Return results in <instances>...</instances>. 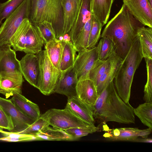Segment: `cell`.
Listing matches in <instances>:
<instances>
[{"label": "cell", "mask_w": 152, "mask_h": 152, "mask_svg": "<svg viewBox=\"0 0 152 152\" xmlns=\"http://www.w3.org/2000/svg\"><path fill=\"white\" fill-rule=\"evenodd\" d=\"M143 26L123 4L118 13L106 25L100 37L110 39L114 45L115 52L123 59L137 36L138 29Z\"/></svg>", "instance_id": "obj_1"}, {"label": "cell", "mask_w": 152, "mask_h": 152, "mask_svg": "<svg viewBox=\"0 0 152 152\" xmlns=\"http://www.w3.org/2000/svg\"><path fill=\"white\" fill-rule=\"evenodd\" d=\"M134 108L119 96L113 81L99 95L92 110L94 118L102 123L130 124L135 123Z\"/></svg>", "instance_id": "obj_2"}, {"label": "cell", "mask_w": 152, "mask_h": 152, "mask_svg": "<svg viewBox=\"0 0 152 152\" xmlns=\"http://www.w3.org/2000/svg\"><path fill=\"white\" fill-rule=\"evenodd\" d=\"M143 58L137 36L127 54L123 59L113 80L118 94L126 103H129L134 74Z\"/></svg>", "instance_id": "obj_3"}, {"label": "cell", "mask_w": 152, "mask_h": 152, "mask_svg": "<svg viewBox=\"0 0 152 152\" xmlns=\"http://www.w3.org/2000/svg\"><path fill=\"white\" fill-rule=\"evenodd\" d=\"M62 0H30L29 19L37 25L44 21L50 23L56 39L64 35Z\"/></svg>", "instance_id": "obj_4"}, {"label": "cell", "mask_w": 152, "mask_h": 152, "mask_svg": "<svg viewBox=\"0 0 152 152\" xmlns=\"http://www.w3.org/2000/svg\"><path fill=\"white\" fill-rule=\"evenodd\" d=\"M44 42L37 25L24 19L13 36L11 45L15 51L36 54L42 50Z\"/></svg>", "instance_id": "obj_5"}, {"label": "cell", "mask_w": 152, "mask_h": 152, "mask_svg": "<svg viewBox=\"0 0 152 152\" xmlns=\"http://www.w3.org/2000/svg\"><path fill=\"white\" fill-rule=\"evenodd\" d=\"M30 0H24L2 23L0 27V47L11 45V39L22 22L29 18Z\"/></svg>", "instance_id": "obj_6"}, {"label": "cell", "mask_w": 152, "mask_h": 152, "mask_svg": "<svg viewBox=\"0 0 152 152\" xmlns=\"http://www.w3.org/2000/svg\"><path fill=\"white\" fill-rule=\"evenodd\" d=\"M40 70L38 89L45 95L53 93L60 72L53 64L45 49L36 54Z\"/></svg>", "instance_id": "obj_7"}, {"label": "cell", "mask_w": 152, "mask_h": 152, "mask_svg": "<svg viewBox=\"0 0 152 152\" xmlns=\"http://www.w3.org/2000/svg\"><path fill=\"white\" fill-rule=\"evenodd\" d=\"M50 125L65 130L73 127H91L95 126L86 123L76 116L68 109H51L43 114Z\"/></svg>", "instance_id": "obj_8"}, {"label": "cell", "mask_w": 152, "mask_h": 152, "mask_svg": "<svg viewBox=\"0 0 152 152\" xmlns=\"http://www.w3.org/2000/svg\"><path fill=\"white\" fill-rule=\"evenodd\" d=\"M7 46L0 47V76L23 82L24 81L15 51Z\"/></svg>", "instance_id": "obj_9"}, {"label": "cell", "mask_w": 152, "mask_h": 152, "mask_svg": "<svg viewBox=\"0 0 152 152\" xmlns=\"http://www.w3.org/2000/svg\"><path fill=\"white\" fill-rule=\"evenodd\" d=\"M99 60L96 46L78 52L73 69L78 80L89 78V73Z\"/></svg>", "instance_id": "obj_10"}, {"label": "cell", "mask_w": 152, "mask_h": 152, "mask_svg": "<svg viewBox=\"0 0 152 152\" xmlns=\"http://www.w3.org/2000/svg\"><path fill=\"white\" fill-rule=\"evenodd\" d=\"M0 105L12 121L14 128L11 132H18L26 128L35 121L20 110L10 99L0 97Z\"/></svg>", "instance_id": "obj_11"}, {"label": "cell", "mask_w": 152, "mask_h": 152, "mask_svg": "<svg viewBox=\"0 0 152 152\" xmlns=\"http://www.w3.org/2000/svg\"><path fill=\"white\" fill-rule=\"evenodd\" d=\"M152 131L149 128L140 129L137 128H121L108 129L103 136L107 140L110 141L133 142L138 137L147 138Z\"/></svg>", "instance_id": "obj_12"}, {"label": "cell", "mask_w": 152, "mask_h": 152, "mask_svg": "<svg viewBox=\"0 0 152 152\" xmlns=\"http://www.w3.org/2000/svg\"><path fill=\"white\" fill-rule=\"evenodd\" d=\"M123 2L137 20L152 28V7L147 0H123Z\"/></svg>", "instance_id": "obj_13"}, {"label": "cell", "mask_w": 152, "mask_h": 152, "mask_svg": "<svg viewBox=\"0 0 152 152\" xmlns=\"http://www.w3.org/2000/svg\"><path fill=\"white\" fill-rule=\"evenodd\" d=\"M21 72L25 79L38 89L39 79V66L36 54H26L20 61Z\"/></svg>", "instance_id": "obj_14"}, {"label": "cell", "mask_w": 152, "mask_h": 152, "mask_svg": "<svg viewBox=\"0 0 152 152\" xmlns=\"http://www.w3.org/2000/svg\"><path fill=\"white\" fill-rule=\"evenodd\" d=\"M78 80L73 68L60 73L53 93L68 97L76 96V86Z\"/></svg>", "instance_id": "obj_15"}, {"label": "cell", "mask_w": 152, "mask_h": 152, "mask_svg": "<svg viewBox=\"0 0 152 152\" xmlns=\"http://www.w3.org/2000/svg\"><path fill=\"white\" fill-rule=\"evenodd\" d=\"M65 108L85 123L94 125L92 107L82 102L77 96L68 97Z\"/></svg>", "instance_id": "obj_16"}, {"label": "cell", "mask_w": 152, "mask_h": 152, "mask_svg": "<svg viewBox=\"0 0 152 152\" xmlns=\"http://www.w3.org/2000/svg\"><path fill=\"white\" fill-rule=\"evenodd\" d=\"M76 93L81 101L92 108L99 96L94 83L89 78L78 80Z\"/></svg>", "instance_id": "obj_17"}, {"label": "cell", "mask_w": 152, "mask_h": 152, "mask_svg": "<svg viewBox=\"0 0 152 152\" xmlns=\"http://www.w3.org/2000/svg\"><path fill=\"white\" fill-rule=\"evenodd\" d=\"M81 0H62L64 35L69 33L78 14Z\"/></svg>", "instance_id": "obj_18"}, {"label": "cell", "mask_w": 152, "mask_h": 152, "mask_svg": "<svg viewBox=\"0 0 152 152\" xmlns=\"http://www.w3.org/2000/svg\"><path fill=\"white\" fill-rule=\"evenodd\" d=\"M123 59L115 52L111 56L108 67L96 85L99 95L110 83L113 81Z\"/></svg>", "instance_id": "obj_19"}, {"label": "cell", "mask_w": 152, "mask_h": 152, "mask_svg": "<svg viewBox=\"0 0 152 152\" xmlns=\"http://www.w3.org/2000/svg\"><path fill=\"white\" fill-rule=\"evenodd\" d=\"M91 0H81L80 8L77 17L68 34L73 43L88 20L91 17Z\"/></svg>", "instance_id": "obj_20"}, {"label": "cell", "mask_w": 152, "mask_h": 152, "mask_svg": "<svg viewBox=\"0 0 152 152\" xmlns=\"http://www.w3.org/2000/svg\"><path fill=\"white\" fill-rule=\"evenodd\" d=\"M10 99L23 113L34 121L40 116L39 108L37 104L27 99L22 94H15Z\"/></svg>", "instance_id": "obj_21"}, {"label": "cell", "mask_w": 152, "mask_h": 152, "mask_svg": "<svg viewBox=\"0 0 152 152\" xmlns=\"http://www.w3.org/2000/svg\"><path fill=\"white\" fill-rule=\"evenodd\" d=\"M113 0H91V14L94 15L103 26L108 19Z\"/></svg>", "instance_id": "obj_22"}, {"label": "cell", "mask_w": 152, "mask_h": 152, "mask_svg": "<svg viewBox=\"0 0 152 152\" xmlns=\"http://www.w3.org/2000/svg\"><path fill=\"white\" fill-rule=\"evenodd\" d=\"M64 45V39H56L45 43V48L51 61L60 71L61 60Z\"/></svg>", "instance_id": "obj_23"}, {"label": "cell", "mask_w": 152, "mask_h": 152, "mask_svg": "<svg viewBox=\"0 0 152 152\" xmlns=\"http://www.w3.org/2000/svg\"><path fill=\"white\" fill-rule=\"evenodd\" d=\"M143 58L152 59V28L140 27L137 32Z\"/></svg>", "instance_id": "obj_24"}, {"label": "cell", "mask_w": 152, "mask_h": 152, "mask_svg": "<svg viewBox=\"0 0 152 152\" xmlns=\"http://www.w3.org/2000/svg\"><path fill=\"white\" fill-rule=\"evenodd\" d=\"M34 135L37 140H75L74 138L64 130L49 126Z\"/></svg>", "instance_id": "obj_25"}, {"label": "cell", "mask_w": 152, "mask_h": 152, "mask_svg": "<svg viewBox=\"0 0 152 152\" xmlns=\"http://www.w3.org/2000/svg\"><path fill=\"white\" fill-rule=\"evenodd\" d=\"M64 40V45L60 67V73L73 68L77 55V51L72 42Z\"/></svg>", "instance_id": "obj_26"}, {"label": "cell", "mask_w": 152, "mask_h": 152, "mask_svg": "<svg viewBox=\"0 0 152 152\" xmlns=\"http://www.w3.org/2000/svg\"><path fill=\"white\" fill-rule=\"evenodd\" d=\"M23 82L1 77L0 86L6 98L16 94H22Z\"/></svg>", "instance_id": "obj_27"}, {"label": "cell", "mask_w": 152, "mask_h": 152, "mask_svg": "<svg viewBox=\"0 0 152 152\" xmlns=\"http://www.w3.org/2000/svg\"><path fill=\"white\" fill-rule=\"evenodd\" d=\"M134 112L144 125L152 129V103L140 104L134 108Z\"/></svg>", "instance_id": "obj_28"}, {"label": "cell", "mask_w": 152, "mask_h": 152, "mask_svg": "<svg viewBox=\"0 0 152 152\" xmlns=\"http://www.w3.org/2000/svg\"><path fill=\"white\" fill-rule=\"evenodd\" d=\"M96 47L99 59L101 60H106L115 52L112 41L107 37H101Z\"/></svg>", "instance_id": "obj_29"}, {"label": "cell", "mask_w": 152, "mask_h": 152, "mask_svg": "<svg viewBox=\"0 0 152 152\" xmlns=\"http://www.w3.org/2000/svg\"><path fill=\"white\" fill-rule=\"evenodd\" d=\"M102 25L94 15H91V27L87 48L96 46L100 37Z\"/></svg>", "instance_id": "obj_30"}, {"label": "cell", "mask_w": 152, "mask_h": 152, "mask_svg": "<svg viewBox=\"0 0 152 152\" xmlns=\"http://www.w3.org/2000/svg\"><path fill=\"white\" fill-rule=\"evenodd\" d=\"M91 27V17L85 24L73 43L77 52L87 48Z\"/></svg>", "instance_id": "obj_31"}, {"label": "cell", "mask_w": 152, "mask_h": 152, "mask_svg": "<svg viewBox=\"0 0 152 152\" xmlns=\"http://www.w3.org/2000/svg\"><path fill=\"white\" fill-rule=\"evenodd\" d=\"M0 133L2 137L0 141L7 142H19L37 140L34 135L20 133L18 132L5 131L0 128Z\"/></svg>", "instance_id": "obj_32"}, {"label": "cell", "mask_w": 152, "mask_h": 152, "mask_svg": "<svg viewBox=\"0 0 152 152\" xmlns=\"http://www.w3.org/2000/svg\"><path fill=\"white\" fill-rule=\"evenodd\" d=\"M111 56L106 60H99L90 71L89 78L94 82L95 85L108 67L110 61Z\"/></svg>", "instance_id": "obj_33"}, {"label": "cell", "mask_w": 152, "mask_h": 152, "mask_svg": "<svg viewBox=\"0 0 152 152\" xmlns=\"http://www.w3.org/2000/svg\"><path fill=\"white\" fill-rule=\"evenodd\" d=\"M49 124L43 114L24 130L18 133L34 135L49 126Z\"/></svg>", "instance_id": "obj_34"}, {"label": "cell", "mask_w": 152, "mask_h": 152, "mask_svg": "<svg viewBox=\"0 0 152 152\" xmlns=\"http://www.w3.org/2000/svg\"><path fill=\"white\" fill-rule=\"evenodd\" d=\"M147 80L144 88V99L145 102L152 103V59H145Z\"/></svg>", "instance_id": "obj_35"}, {"label": "cell", "mask_w": 152, "mask_h": 152, "mask_svg": "<svg viewBox=\"0 0 152 152\" xmlns=\"http://www.w3.org/2000/svg\"><path fill=\"white\" fill-rule=\"evenodd\" d=\"M24 0H8L0 3V25L3 20L12 13Z\"/></svg>", "instance_id": "obj_36"}, {"label": "cell", "mask_w": 152, "mask_h": 152, "mask_svg": "<svg viewBox=\"0 0 152 152\" xmlns=\"http://www.w3.org/2000/svg\"><path fill=\"white\" fill-rule=\"evenodd\" d=\"M99 128L96 126L91 127H76L67 129L65 131L73 137L75 140H77L82 137L87 135L98 131Z\"/></svg>", "instance_id": "obj_37"}, {"label": "cell", "mask_w": 152, "mask_h": 152, "mask_svg": "<svg viewBox=\"0 0 152 152\" xmlns=\"http://www.w3.org/2000/svg\"><path fill=\"white\" fill-rule=\"evenodd\" d=\"M45 43L56 39L55 31L52 24L44 21L37 25Z\"/></svg>", "instance_id": "obj_38"}, {"label": "cell", "mask_w": 152, "mask_h": 152, "mask_svg": "<svg viewBox=\"0 0 152 152\" xmlns=\"http://www.w3.org/2000/svg\"><path fill=\"white\" fill-rule=\"evenodd\" d=\"M0 128L12 132L13 125L10 117L4 111L0 105Z\"/></svg>", "instance_id": "obj_39"}, {"label": "cell", "mask_w": 152, "mask_h": 152, "mask_svg": "<svg viewBox=\"0 0 152 152\" xmlns=\"http://www.w3.org/2000/svg\"><path fill=\"white\" fill-rule=\"evenodd\" d=\"M133 142L151 143L152 140L151 138H148V137L144 138L139 137L135 139Z\"/></svg>", "instance_id": "obj_40"}, {"label": "cell", "mask_w": 152, "mask_h": 152, "mask_svg": "<svg viewBox=\"0 0 152 152\" xmlns=\"http://www.w3.org/2000/svg\"><path fill=\"white\" fill-rule=\"evenodd\" d=\"M150 6L152 7V0H147Z\"/></svg>", "instance_id": "obj_41"}, {"label": "cell", "mask_w": 152, "mask_h": 152, "mask_svg": "<svg viewBox=\"0 0 152 152\" xmlns=\"http://www.w3.org/2000/svg\"><path fill=\"white\" fill-rule=\"evenodd\" d=\"M0 79H1V76H0ZM0 93L3 94V91H2L1 89V88L0 86Z\"/></svg>", "instance_id": "obj_42"}]
</instances>
